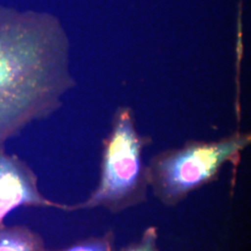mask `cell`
Segmentation results:
<instances>
[{
	"label": "cell",
	"mask_w": 251,
	"mask_h": 251,
	"mask_svg": "<svg viewBox=\"0 0 251 251\" xmlns=\"http://www.w3.org/2000/svg\"><path fill=\"white\" fill-rule=\"evenodd\" d=\"M75 86L70 41L57 20L0 14V149L51 116Z\"/></svg>",
	"instance_id": "obj_1"
},
{
	"label": "cell",
	"mask_w": 251,
	"mask_h": 251,
	"mask_svg": "<svg viewBox=\"0 0 251 251\" xmlns=\"http://www.w3.org/2000/svg\"><path fill=\"white\" fill-rule=\"evenodd\" d=\"M151 143V137L138 131L132 109L118 108L102 142L98 184L89 198L69 206L68 211L102 207L119 213L144 202L149 185L143 152Z\"/></svg>",
	"instance_id": "obj_2"
},
{
	"label": "cell",
	"mask_w": 251,
	"mask_h": 251,
	"mask_svg": "<svg viewBox=\"0 0 251 251\" xmlns=\"http://www.w3.org/2000/svg\"><path fill=\"white\" fill-rule=\"evenodd\" d=\"M251 144L250 132L235 131L217 141L190 140L164 150L146 165L148 185L163 205L177 206L191 193L218 179L227 163L236 168Z\"/></svg>",
	"instance_id": "obj_3"
},
{
	"label": "cell",
	"mask_w": 251,
	"mask_h": 251,
	"mask_svg": "<svg viewBox=\"0 0 251 251\" xmlns=\"http://www.w3.org/2000/svg\"><path fill=\"white\" fill-rule=\"evenodd\" d=\"M20 206L56 207L68 211L69 205L50 201L39 191L37 176L16 154L0 149V227L6 216Z\"/></svg>",
	"instance_id": "obj_4"
},
{
	"label": "cell",
	"mask_w": 251,
	"mask_h": 251,
	"mask_svg": "<svg viewBox=\"0 0 251 251\" xmlns=\"http://www.w3.org/2000/svg\"><path fill=\"white\" fill-rule=\"evenodd\" d=\"M39 233L25 225L0 227V251H46Z\"/></svg>",
	"instance_id": "obj_5"
},
{
	"label": "cell",
	"mask_w": 251,
	"mask_h": 251,
	"mask_svg": "<svg viewBox=\"0 0 251 251\" xmlns=\"http://www.w3.org/2000/svg\"><path fill=\"white\" fill-rule=\"evenodd\" d=\"M46 251H117L116 236L113 231H108L99 236L81 239L63 249Z\"/></svg>",
	"instance_id": "obj_6"
},
{
	"label": "cell",
	"mask_w": 251,
	"mask_h": 251,
	"mask_svg": "<svg viewBox=\"0 0 251 251\" xmlns=\"http://www.w3.org/2000/svg\"><path fill=\"white\" fill-rule=\"evenodd\" d=\"M158 229L149 226L145 229L141 238L135 242L126 245L117 251H160L158 247Z\"/></svg>",
	"instance_id": "obj_7"
}]
</instances>
